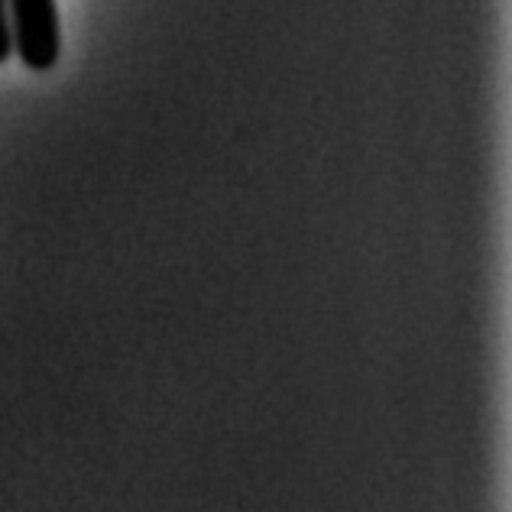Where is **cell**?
<instances>
[{
  "instance_id": "cell-1",
  "label": "cell",
  "mask_w": 512,
  "mask_h": 512,
  "mask_svg": "<svg viewBox=\"0 0 512 512\" xmlns=\"http://www.w3.org/2000/svg\"><path fill=\"white\" fill-rule=\"evenodd\" d=\"M13 49L26 69L49 72L59 62L62 30L56 0H7Z\"/></svg>"
},
{
  "instance_id": "cell-2",
  "label": "cell",
  "mask_w": 512,
  "mask_h": 512,
  "mask_svg": "<svg viewBox=\"0 0 512 512\" xmlns=\"http://www.w3.org/2000/svg\"><path fill=\"white\" fill-rule=\"evenodd\" d=\"M13 56V36H10V13L7 0H0V65Z\"/></svg>"
}]
</instances>
